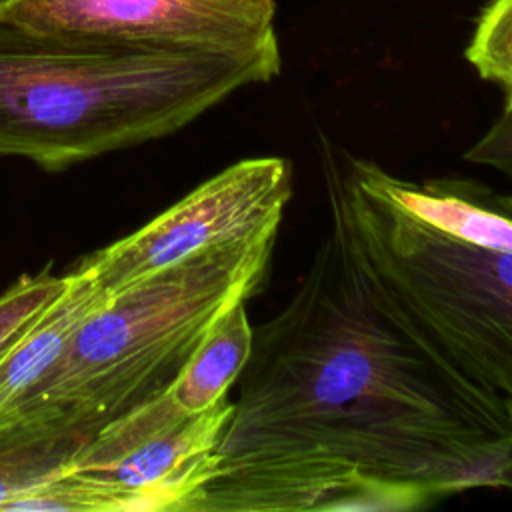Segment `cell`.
Wrapping results in <instances>:
<instances>
[{
  "label": "cell",
  "mask_w": 512,
  "mask_h": 512,
  "mask_svg": "<svg viewBox=\"0 0 512 512\" xmlns=\"http://www.w3.org/2000/svg\"><path fill=\"white\" fill-rule=\"evenodd\" d=\"M252 342L246 302H236L212 322L170 386L176 404L198 414L226 398L250 358Z\"/></svg>",
  "instance_id": "11"
},
{
  "label": "cell",
  "mask_w": 512,
  "mask_h": 512,
  "mask_svg": "<svg viewBox=\"0 0 512 512\" xmlns=\"http://www.w3.org/2000/svg\"><path fill=\"white\" fill-rule=\"evenodd\" d=\"M494 202L512 216V194L510 196H494Z\"/></svg>",
  "instance_id": "15"
},
{
  "label": "cell",
  "mask_w": 512,
  "mask_h": 512,
  "mask_svg": "<svg viewBox=\"0 0 512 512\" xmlns=\"http://www.w3.org/2000/svg\"><path fill=\"white\" fill-rule=\"evenodd\" d=\"M68 280V274H54L44 268L36 274L20 276L0 294V358L60 298Z\"/></svg>",
  "instance_id": "13"
},
{
  "label": "cell",
  "mask_w": 512,
  "mask_h": 512,
  "mask_svg": "<svg viewBox=\"0 0 512 512\" xmlns=\"http://www.w3.org/2000/svg\"><path fill=\"white\" fill-rule=\"evenodd\" d=\"M352 164L378 194L444 236L512 254V216L494 202L484 186L446 178L408 182L356 154H352Z\"/></svg>",
  "instance_id": "8"
},
{
  "label": "cell",
  "mask_w": 512,
  "mask_h": 512,
  "mask_svg": "<svg viewBox=\"0 0 512 512\" xmlns=\"http://www.w3.org/2000/svg\"><path fill=\"white\" fill-rule=\"evenodd\" d=\"M230 414L228 396L204 412L188 414L168 388L106 422L66 472L108 492L118 512H178L196 488Z\"/></svg>",
  "instance_id": "7"
},
{
  "label": "cell",
  "mask_w": 512,
  "mask_h": 512,
  "mask_svg": "<svg viewBox=\"0 0 512 512\" xmlns=\"http://www.w3.org/2000/svg\"><path fill=\"white\" fill-rule=\"evenodd\" d=\"M60 298L0 358V428L10 424L38 382L56 364L76 324L104 298L96 284L70 270Z\"/></svg>",
  "instance_id": "10"
},
{
  "label": "cell",
  "mask_w": 512,
  "mask_h": 512,
  "mask_svg": "<svg viewBox=\"0 0 512 512\" xmlns=\"http://www.w3.org/2000/svg\"><path fill=\"white\" fill-rule=\"evenodd\" d=\"M504 404H506L508 420H510V424H512V398H504ZM508 488H512V462H510V480H508Z\"/></svg>",
  "instance_id": "16"
},
{
  "label": "cell",
  "mask_w": 512,
  "mask_h": 512,
  "mask_svg": "<svg viewBox=\"0 0 512 512\" xmlns=\"http://www.w3.org/2000/svg\"><path fill=\"white\" fill-rule=\"evenodd\" d=\"M318 154L330 230L374 306L472 384L512 398V254L464 244L406 214L324 132Z\"/></svg>",
  "instance_id": "3"
},
{
  "label": "cell",
  "mask_w": 512,
  "mask_h": 512,
  "mask_svg": "<svg viewBox=\"0 0 512 512\" xmlns=\"http://www.w3.org/2000/svg\"><path fill=\"white\" fill-rule=\"evenodd\" d=\"M280 70V54L94 44L0 18V156L60 172L174 134Z\"/></svg>",
  "instance_id": "2"
},
{
  "label": "cell",
  "mask_w": 512,
  "mask_h": 512,
  "mask_svg": "<svg viewBox=\"0 0 512 512\" xmlns=\"http://www.w3.org/2000/svg\"><path fill=\"white\" fill-rule=\"evenodd\" d=\"M292 182L286 158L238 160L136 232L84 256L72 270L112 294L200 252L276 236Z\"/></svg>",
  "instance_id": "5"
},
{
  "label": "cell",
  "mask_w": 512,
  "mask_h": 512,
  "mask_svg": "<svg viewBox=\"0 0 512 512\" xmlns=\"http://www.w3.org/2000/svg\"><path fill=\"white\" fill-rule=\"evenodd\" d=\"M466 60L482 80L504 92V104L512 102V0H490L464 50Z\"/></svg>",
  "instance_id": "12"
},
{
  "label": "cell",
  "mask_w": 512,
  "mask_h": 512,
  "mask_svg": "<svg viewBox=\"0 0 512 512\" xmlns=\"http://www.w3.org/2000/svg\"><path fill=\"white\" fill-rule=\"evenodd\" d=\"M274 244L218 246L104 294L14 420L70 412L106 424L166 392L212 322L262 290Z\"/></svg>",
  "instance_id": "4"
},
{
  "label": "cell",
  "mask_w": 512,
  "mask_h": 512,
  "mask_svg": "<svg viewBox=\"0 0 512 512\" xmlns=\"http://www.w3.org/2000/svg\"><path fill=\"white\" fill-rule=\"evenodd\" d=\"M464 160L490 166L512 176V102L504 104L502 114L466 152Z\"/></svg>",
  "instance_id": "14"
},
{
  "label": "cell",
  "mask_w": 512,
  "mask_h": 512,
  "mask_svg": "<svg viewBox=\"0 0 512 512\" xmlns=\"http://www.w3.org/2000/svg\"><path fill=\"white\" fill-rule=\"evenodd\" d=\"M104 424L70 412H32L0 428V512L70 468Z\"/></svg>",
  "instance_id": "9"
},
{
  "label": "cell",
  "mask_w": 512,
  "mask_h": 512,
  "mask_svg": "<svg viewBox=\"0 0 512 512\" xmlns=\"http://www.w3.org/2000/svg\"><path fill=\"white\" fill-rule=\"evenodd\" d=\"M276 0H0V18L60 38L236 56L280 54Z\"/></svg>",
  "instance_id": "6"
},
{
  "label": "cell",
  "mask_w": 512,
  "mask_h": 512,
  "mask_svg": "<svg viewBox=\"0 0 512 512\" xmlns=\"http://www.w3.org/2000/svg\"><path fill=\"white\" fill-rule=\"evenodd\" d=\"M238 384L178 512H406L508 488L504 398L392 326L332 230Z\"/></svg>",
  "instance_id": "1"
}]
</instances>
